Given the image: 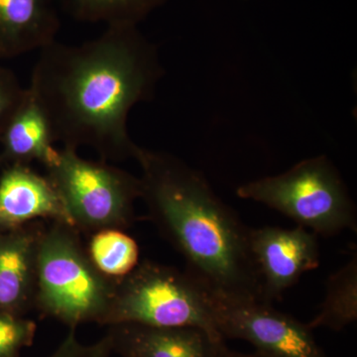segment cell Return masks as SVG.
Returning a JSON list of instances; mask_svg holds the SVG:
<instances>
[{
	"instance_id": "obj_19",
	"label": "cell",
	"mask_w": 357,
	"mask_h": 357,
	"mask_svg": "<svg viewBox=\"0 0 357 357\" xmlns=\"http://www.w3.org/2000/svg\"><path fill=\"white\" fill-rule=\"evenodd\" d=\"M26 93L27 89L22 88L17 77L10 70L0 67V137Z\"/></svg>"
},
{
	"instance_id": "obj_9",
	"label": "cell",
	"mask_w": 357,
	"mask_h": 357,
	"mask_svg": "<svg viewBox=\"0 0 357 357\" xmlns=\"http://www.w3.org/2000/svg\"><path fill=\"white\" fill-rule=\"evenodd\" d=\"M112 351L121 357H220L225 340L195 326H107Z\"/></svg>"
},
{
	"instance_id": "obj_3",
	"label": "cell",
	"mask_w": 357,
	"mask_h": 357,
	"mask_svg": "<svg viewBox=\"0 0 357 357\" xmlns=\"http://www.w3.org/2000/svg\"><path fill=\"white\" fill-rule=\"evenodd\" d=\"M116 283L96 269L76 229L62 222L45 225L34 299V309L42 316L70 328L88 323L102 326Z\"/></svg>"
},
{
	"instance_id": "obj_17",
	"label": "cell",
	"mask_w": 357,
	"mask_h": 357,
	"mask_svg": "<svg viewBox=\"0 0 357 357\" xmlns=\"http://www.w3.org/2000/svg\"><path fill=\"white\" fill-rule=\"evenodd\" d=\"M37 325L23 316L0 312V357H20V352L34 344Z\"/></svg>"
},
{
	"instance_id": "obj_8",
	"label": "cell",
	"mask_w": 357,
	"mask_h": 357,
	"mask_svg": "<svg viewBox=\"0 0 357 357\" xmlns=\"http://www.w3.org/2000/svg\"><path fill=\"white\" fill-rule=\"evenodd\" d=\"M318 236L300 225L250 229L249 244L261 280L264 304L280 301L303 275L319 266Z\"/></svg>"
},
{
	"instance_id": "obj_1",
	"label": "cell",
	"mask_w": 357,
	"mask_h": 357,
	"mask_svg": "<svg viewBox=\"0 0 357 357\" xmlns=\"http://www.w3.org/2000/svg\"><path fill=\"white\" fill-rule=\"evenodd\" d=\"M158 48L135 25L107 26L79 45L57 40L39 51L28 91L55 142L95 150L100 159H134L131 110L153 98L164 76Z\"/></svg>"
},
{
	"instance_id": "obj_12",
	"label": "cell",
	"mask_w": 357,
	"mask_h": 357,
	"mask_svg": "<svg viewBox=\"0 0 357 357\" xmlns=\"http://www.w3.org/2000/svg\"><path fill=\"white\" fill-rule=\"evenodd\" d=\"M60 30L54 0H0V56L40 51Z\"/></svg>"
},
{
	"instance_id": "obj_7",
	"label": "cell",
	"mask_w": 357,
	"mask_h": 357,
	"mask_svg": "<svg viewBox=\"0 0 357 357\" xmlns=\"http://www.w3.org/2000/svg\"><path fill=\"white\" fill-rule=\"evenodd\" d=\"M211 318L223 340H241L262 357H326L312 330L273 305L210 292Z\"/></svg>"
},
{
	"instance_id": "obj_20",
	"label": "cell",
	"mask_w": 357,
	"mask_h": 357,
	"mask_svg": "<svg viewBox=\"0 0 357 357\" xmlns=\"http://www.w3.org/2000/svg\"><path fill=\"white\" fill-rule=\"evenodd\" d=\"M220 357H262V356H258V354H241V352L231 351V349H229V347H225V349H223L222 356H220Z\"/></svg>"
},
{
	"instance_id": "obj_15",
	"label": "cell",
	"mask_w": 357,
	"mask_h": 357,
	"mask_svg": "<svg viewBox=\"0 0 357 357\" xmlns=\"http://www.w3.org/2000/svg\"><path fill=\"white\" fill-rule=\"evenodd\" d=\"M89 238L84 245L89 259L110 280L121 281L140 263L139 245L126 230H98L89 234Z\"/></svg>"
},
{
	"instance_id": "obj_18",
	"label": "cell",
	"mask_w": 357,
	"mask_h": 357,
	"mask_svg": "<svg viewBox=\"0 0 357 357\" xmlns=\"http://www.w3.org/2000/svg\"><path fill=\"white\" fill-rule=\"evenodd\" d=\"M114 354L107 335L93 344H84L77 337L76 330H70L57 349L47 357H112Z\"/></svg>"
},
{
	"instance_id": "obj_13",
	"label": "cell",
	"mask_w": 357,
	"mask_h": 357,
	"mask_svg": "<svg viewBox=\"0 0 357 357\" xmlns=\"http://www.w3.org/2000/svg\"><path fill=\"white\" fill-rule=\"evenodd\" d=\"M0 141V162L8 165L38 162L45 166L55 156L57 148L54 146L50 124L28 89L24 100L7 122Z\"/></svg>"
},
{
	"instance_id": "obj_4",
	"label": "cell",
	"mask_w": 357,
	"mask_h": 357,
	"mask_svg": "<svg viewBox=\"0 0 357 357\" xmlns=\"http://www.w3.org/2000/svg\"><path fill=\"white\" fill-rule=\"evenodd\" d=\"M239 198L279 211L317 236L356 232L357 213L337 167L325 155L305 159L286 172L250 181L236 189Z\"/></svg>"
},
{
	"instance_id": "obj_11",
	"label": "cell",
	"mask_w": 357,
	"mask_h": 357,
	"mask_svg": "<svg viewBox=\"0 0 357 357\" xmlns=\"http://www.w3.org/2000/svg\"><path fill=\"white\" fill-rule=\"evenodd\" d=\"M41 220L0 231V312L24 317L34 310Z\"/></svg>"
},
{
	"instance_id": "obj_5",
	"label": "cell",
	"mask_w": 357,
	"mask_h": 357,
	"mask_svg": "<svg viewBox=\"0 0 357 357\" xmlns=\"http://www.w3.org/2000/svg\"><path fill=\"white\" fill-rule=\"evenodd\" d=\"M44 167L70 225L79 234L126 230L135 222L139 177L105 160L83 158L77 149L64 146Z\"/></svg>"
},
{
	"instance_id": "obj_6",
	"label": "cell",
	"mask_w": 357,
	"mask_h": 357,
	"mask_svg": "<svg viewBox=\"0 0 357 357\" xmlns=\"http://www.w3.org/2000/svg\"><path fill=\"white\" fill-rule=\"evenodd\" d=\"M119 324L195 326L223 340L211 318L210 290L187 270L150 260L141 261L116 283L102 326Z\"/></svg>"
},
{
	"instance_id": "obj_2",
	"label": "cell",
	"mask_w": 357,
	"mask_h": 357,
	"mask_svg": "<svg viewBox=\"0 0 357 357\" xmlns=\"http://www.w3.org/2000/svg\"><path fill=\"white\" fill-rule=\"evenodd\" d=\"M134 160L150 220L183 256L185 270L215 295L263 303L250 229L204 174L160 150L139 146Z\"/></svg>"
},
{
	"instance_id": "obj_16",
	"label": "cell",
	"mask_w": 357,
	"mask_h": 357,
	"mask_svg": "<svg viewBox=\"0 0 357 357\" xmlns=\"http://www.w3.org/2000/svg\"><path fill=\"white\" fill-rule=\"evenodd\" d=\"M77 20L107 26L139 25L168 0H66Z\"/></svg>"
},
{
	"instance_id": "obj_14",
	"label": "cell",
	"mask_w": 357,
	"mask_h": 357,
	"mask_svg": "<svg viewBox=\"0 0 357 357\" xmlns=\"http://www.w3.org/2000/svg\"><path fill=\"white\" fill-rule=\"evenodd\" d=\"M321 309L307 326L340 332L357 319V255L328 277Z\"/></svg>"
},
{
	"instance_id": "obj_10",
	"label": "cell",
	"mask_w": 357,
	"mask_h": 357,
	"mask_svg": "<svg viewBox=\"0 0 357 357\" xmlns=\"http://www.w3.org/2000/svg\"><path fill=\"white\" fill-rule=\"evenodd\" d=\"M37 220L70 225L69 215L51 181L29 165L11 164L0 176V231Z\"/></svg>"
}]
</instances>
